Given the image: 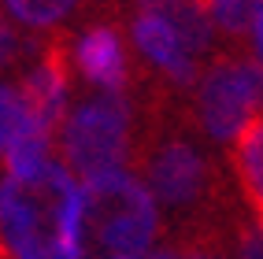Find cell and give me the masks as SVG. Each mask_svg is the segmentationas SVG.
<instances>
[{
	"label": "cell",
	"instance_id": "obj_1",
	"mask_svg": "<svg viewBox=\"0 0 263 259\" xmlns=\"http://www.w3.org/2000/svg\"><path fill=\"white\" fill-rule=\"evenodd\" d=\"M152 193L130 170H115L78 189L67 259H145L160 226Z\"/></svg>",
	"mask_w": 263,
	"mask_h": 259
},
{
	"label": "cell",
	"instance_id": "obj_2",
	"mask_svg": "<svg viewBox=\"0 0 263 259\" xmlns=\"http://www.w3.org/2000/svg\"><path fill=\"white\" fill-rule=\"evenodd\" d=\"M82 182L60 160L30 178H0V245L11 259H67Z\"/></svg>",
	"mask_w": 263,
	"mask_h": 259
},
{
	"label": "cell",
	"instance_id": "obj_3",
	"mask_svg": "<svg viewBox=\"0 0 263 259\" xmlns=\"http://www.w3.org/2000/svg\"><path fill=\"white\" fill-rule=\"evenodd\" d=\"M130 155V108L122 96L104 93L67 115L60 133V163L78 182L126 170Z\"/></svg>",
	"mask_w": 263,
	"mask_h": 259
},
{
	"label": "cell",
	"instance_id": "obj_4",
	"mask_svg": "<svg viewBox=\"0 0 263 259\" xmlns=\"http://www.w3.org/2000/svg\"><path fill=\"white\" fill-rule=\"evenodd\" d=\"M263 108V67L249 59H222L200 82L197 115L212 141H237Z\"/></svg>",
	"mask_w": 263,
	"mask_h": 259
},
{
	"label": "cell",
	"instance_id": "obj_5",
	"mask_svg": "<svg viewBox=\"0 0 263 259\" xmlns=\"http://www.w3.org/2000/svg\"><path fill=\"white\" fill-rule=\"evenodd\" d=\"M148 193L156 204L167 207H189L204 200L208 185H212V167L200 155L197 145L182 141V137H167V141L156 145V152L148 155Z\"/></svg>",
	"mask_w": 263,
	"mask_h": 259
},
{
	"label": "cell",
	"instance_id": "obj_6",
	"mask_svg": "<svg viewBox=\"0 0 263 259\" xmlns=\"http://www.w3.org/2000/svg\"><path fill=\"white\" fill-rule=\"evenodd\" d=\"M23 100L30 104L33 118L45 137H52V130L63 126V108H67V63L56 48L45 52V59L33 67L19 85Z\"/></svg>",
	"mask_w": 263,
	"mask_h": 259
},
{
	"label": "cell",
	"instance_id": "obj_7",
	"mask_svg": "<svg viewBox=\"0 0 263 259\" xmlns=\"http://www.w3.org/2000/svg\"><path fill=\"white\" fill-rule=\"evenodd\" d=\"M134 45L141 48V56L160 67V71L167 78H174L178 85L193 82V74H197V59L185 52V45L178 41V33L171 30V23H163L160 15H137L134 19Z\"/></svg>",
	"mask_w": 263,
	"mask_h": 259
},
{
	"label": "cell",
	"instance_id": "obj_8",
	"mask_svg": "<svg viewBox=\"0 0 263 259\" xmlns=\"http://www.w3.org/2000/svg\"><path fill=\"white\" fill-rule=\"evenodd\" d=\"M74 59L82 67V74L97 82L100 89H108L111 96L122 93V85H126V52H122V41L111 26L85 30L74 48Z\"/></svg>",
	"mask_w": 263,
	"mask_h": 259
},
{
	"label": "cell",
	"instance_id": "obj_9",
	"mask_svg": "<svg viewBox=\"0 0 263 259\" xmlns=\"http://www.w3.org/2000/svg\"><path fill=\"white\" fill-rule=\"evenodd\" d=\"M234 170L241 182V193L249 200L256 222L263 226V115H256L249 130L234 141Z\"/></svg>",
	"mask_w": 263,
	"mask_h": 259
},
{
	"label": "cell",
	"instance_id": "obj_10",
	"mask_svg": "<svg viewBox=\"0 0 263 259\" xmlns=\"http://www.w3.org/2000/svg\"><path fill=\"white\" fill-rule=\"evenodd\" d=\"M26 137H45L37 118H33L30 104L15 85H0V155H8Z\"/></svg>",
	"mask_w": 263,
	"mask_h": 259
},
{
	"label": "cell",
	"instance_id": "obj_11",
	"mask_svg": "<svg viewBox=\"0 0 263 259\" xmlns=\"http://www.w3.org/2000/svg\"><path fill=\"white\" fill-rule=\"evenodd\" d=\"M212 26H219L222 33H252L256 19L263 15V0H200Z\"/></svg>",
	"mask_w": 263,
	"mask_h": 259
},
{
	"label": "cell",
	"instance_id": "obj_12",
	"mask_svg": "<svg viewBox=\"0 0 263 259\" xmlns=\"http://www.w3.org/2000/svg\"><path fill=\"white\" fill-rule=\"evenodd\" d=\"M48 163H52V137H26L4 155L8 178H30L37 170H45Z\"/></svg>",
	"mask_w": 263,
	"mask_h": 259
},
{
	"label": "cell",
	"instance_id": "obj_13",
	"mask_svg": "<svg viewBox=\"0 0 263 259\" xmlns=\"http://www.w3.org/2000/svg\"><path fill=\"white\" fill-rule=\"evenodd\" d=\"M74 4L78 0H4L8 15L26 26H56L74 11Z\"/></svg>",
	"mask_w": 263,
	"mask_h": 259
},
{
	"label": "cell",
	"instance_id": "obj_14",
	"mask_svg": "<svg viewBox=\"0 0 263 259\" xmlns=\"http://www.w3.org/2000/svg\"><path fill=\"white\" fill-rule=\"evenodd\" d=\"M237 259H263V226L245 222L237 230Z\"/></svg>",
	"mask_w": 263,
	"mask_h": 259
},
{
	"label": "cell",
	"instance_id": "obj_15",
	"mask_svg": "<svg viewBox=\"0 0 263 259\" xmlns=\"http://www.w3.org/2000/svg\"><path fill=\"white\" fill-rule=\"evenodd\" d=\"M19 56V37H15V30L0 19V71H4V67Z\"/></svg>",
	"mask_w": 263,
	"mask_h": 259
},
{
	"label": "cell",
	"instance_id": "obj_16",
	"mask_svg": "<svg viewBox=\"0 0 263 259\" xmlns=\"http://www.w3.org/2000/svg\"><path fill=\"white\" fill-rule=\"evenodd\" d=\"M252 45H256V63L263 67V15H259L256 26H252Z\"/></svg>",
	"mask_w": 263,
	"mask_h": 259
},
{
	"label": "cell",
	"instance_id": "obj_17",
	"mask_svg": "<svg viewBox=\"0 0 263 259\" xmlns=\"http://www.w3.org/2000/svg\"><path fill=\"white\" fill-rule=\"evenodd\" d=\"M182 259H222L215 248H193V252H185Z\"/></svg>",
	"mask_w": 263,
	"mask_h": 259
},
{
	"label": "cell",
	"instance_id": "obj_18",
	"mask_svg": "<svg viewBox=\"0 0 263 259\" xmlns=\"http://www.w3.org/2000/svg\"><path fill=\"white\" fill-rule=\"evenodd\" d=\"M145 259H182V255L174 252V248H152V252H148Z\"/></svg>",
	"mask_w": 263,
	"mask_h": 259
}]
</instances>
